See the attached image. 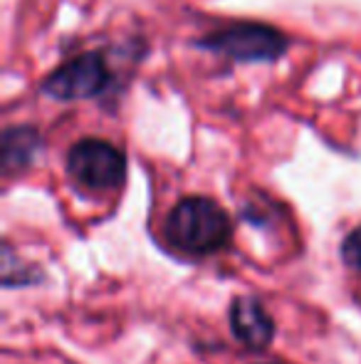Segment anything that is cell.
Instances as JSON below:
<instances>
[{
	"instance_id": "obj_1",
	"label": "cell",
	"mask_w": 361,
	"mask_h": 364,
	"mask_svg": "<svg viewBox=\"0 0 361 364\" xmlns=\"http://www.w3.org/2000/svg\"><path fill=\"white\" fill-rule=\"evenodd\" d=\"M171 248L186 255H213L231 243L233 223L221 203L206 196H186L164 220Z\"/></svg>"
},
{
	"instance_id": "obj_2",
	"label": "cell",
	"mask_w": 361,
	"mask_h": 364,
	"mask_svg": "<svg viewBox=\"0 0 361 364\" xmlns=\"http://www.w3.org/2000/svg\"><path fill=\"white\" fill-rule=\"evenodd\" d=\"M67 173L79 188L91 193L114 191L126 173V159L104 139H82L67 154Z\"/></svg>"
},
{
	"instance_id": "obj_3",
	"label": "cell",
	"mask_w": 361,
	"mask_h": 364,
	"mask_svg": "<svg viewBox=\"0 0 361 364\" xmlns=\"http://www.w3.org/2000/svg\"><path fill=\"white\" fill-rule=\"evenodd\" d=\"M201 45L238 63H270L284 53L287 40L279 30L267 25L243 23L208 35L201 40Z\"/></svg>"
},
{
	"instance_id": "obj_4",
	"label": "cell",
	"mask_w": 361,
	"mask_h": 364,
	"mask_svg": "<svg viewBox=\"0 0 361 364\" xmlns=\"http://www.w3.org/2000/svg\"><path fill=\"white\" fill-rule=\"evenodd\" d=\"M109 85V70L96 53H84L57 68L45 80L43 92L60 102H77L96 97Z\"/></svg>"
},
{
	"instance_id": "obj_5",
	"label": "cell",
	"mask_w": 361,
	"mask_h": 364,
	"mask_svg": "<svg viewBox=\"0 0 361 364\" xmlns=\"http://www.w3.org/2000/svg\"><path fill=\"white\" fill-rule=\"evenodd\" d=\"M231 327L233 335L243 342V345L252 347V350H262L272 342L274 325L272 317L262 307L260 300L255 297H238L231 307Z\"/></svg>"
},
{
	"instance_id": "obj_6",
	"label": "cell",
	"mask_w": 361,
	"mask_h": 364,
	"mask_svg": "<svg viewBox=\"0 0 361 364\" xmlns=\"http://www.w3.org/2000/svg\"><path fill=\"white\" fill-rule=\"evenodd\" d=\"M35 149H38V136H35L33 129H10L5 134V166H23L33 159Z\"/></svg>"
},
{
	"instance_id": "obj_7",
	"label": "cell",
	"mask_w": 361,
	"mask_h": 364,
	"mask_svg": "<svg viewBox=\"0 0 361 364\" xmlns=\"http://www.w3.org/2000/svg\"><path fill=\"white\" fill-rule=\"evenodd\" d=\"M342 258L349 268L361 270V225L354 228L342 243Z\"/></svg>"
}]
</instances>
